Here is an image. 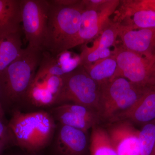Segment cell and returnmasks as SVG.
Listing matches in <instances>:
<instances>
[{"instance_id":"cell-22","label":"cell","mask_w":155,"mask_h":155,"mask_svg":"<svg viewBox=\"0 0 155 155\" xmlns=\"http://www.w3.org/2000/svg\"><path fill=\"white\" fill-rule=\"evenodd\" d=\"M64 72L58 65L55 56L43 51L42 58L33 82L43 84L45 79L50 75H63Z\"/></svg>"},{"instance_id":"cell-19","label":"cell","mask_w":155,"mask_h":155,"mask_svg":"<svg viewBox=\"0 0 155 155\" xmlns=\"http://www.w3.org/2000/svg\"><path fill=\"white\" fill-rule=\"evenodd\" d=\"M27 103L38 107L55 105L56 97L45 85L32 82L26 96Z\"/></svg>"},{"instance_id":"cell-5","label":"cell","mask_w":155,"mask_h":155,"mask_svg":"<svg viewBox=\"0 0 155 155\" xmlns=\"http://www.w3.org/2000/svg\"><path fill=\"white\" fill-rule=\"evenodd\" d=\"M99 111L101 119L110 122L117 114L133 106L145 92L123 77H116L100 85Z\"/></svg>"},{"instance_id":"cell-24","label":"cell","mask_w":155,"mask_h":155,"mask_svg":"<svg viewBox=\"0 0 155 155\" xmlns=\"http://www.w3.org/2000/svg\"><path fill=\"white\" fill-rule=\"evenodd\" d=\"M43 84L56 97V99L63 85L62 75H50L46 78Z\"/></svg>"},{"instance_id":"cell-23","label":"cell","mask_w":155,"mask_h":155,"mask_svg":"<svg viewBox=\"0 0 155 155\" xmlns=\"http://www.w3.org/2000/svg\"><path fill=\"white\" fill-rule=\"evenodd\" d=\"M139 140L140 155H152L155 146V121L143 126Z\"/></svg>"},{"instance_id":"cell-33","label":"cell","mask_w":155,"mask_h":155,"mask_svg":"<svg viewBox=\"0 0 155 155\" xmlns=\"http://www.w3.org/2000/svg\"><path fill=\"white\" fill-rule=\"evenodd\" d=\"M153 90L155 91V87H154L152 89Z\"/></svg>"},{"instance_id":"cell-4","label":"cell","mask_w":155,"mask_h":155,"mask_svg":"<svg viewBox=\"0 0 155 155\" xmlns=\"http://www.w3.org/2000/svg\"><path fill=\"white\" fill-rule=\"evenodd\" d=\"M62 77L63 85L55 105L72 103L90 108L99 114L101 86L89 75L83 66H79Z\"/></svg>"},{"instance_id":"cell-13","label":"cell","mask_w":155,"mask_h":155,"mask_svg":"<svg viewBox=\"0 0 155 155\" xmlns=\"http://www.w3.org/2000/svg\"><path fill=\"white\" fill-rule=\"evenodd\" d=\"M118 37L122 47L138 54H153L155 49V28L130 30L119 24Z\"/></svg>"},{"instance_id":"cell-11","label":"cell","mask_w":155,"mask_h":155,"mask_svg":"<svg viewBox=\"0 0 155 155\" xmlns=\"http://www.w3.org/2000/svg\"><path fill=\"white\" fill-rule=\"evenodd\" d=\"M114 123L107 130L117 155H140L139 130L127 121Z\"/></svg>"},{"instance_id":"cell-17","label":"cell","mask_w":155,"mask_h":155,"mask_svg":"<svg viewBox=\"0 0 155 155\" xmlns=\"http://www.w3.org/2000/svg\"><path fill=\"white\" fill-rule=\"evenodd\" d=\"M87 74L100 85L113 77L117 70V61L113 55L88 65L82 66Z\"/></svg>"},{"instance_id":"cell-26","label":"cell","mask_w":155,"mask_h":155,"mask_svg":"<svg viewBox=\"0 0 155 155\" xmlns=\"http://www.w3.org/2000/svg\"><path fill=\"white\" fill-rule=\"evenodd\" d=\"M0 119V139L11 137L8 125H6Z\"/></svg>"},{"instance_id":"cell-12","label":"cell","mask_w":155,"mask_h":155,"mask_svg":"<svg viewBox=\"0 0 155 155\" xmlns=\"http://www.w3.org/2000/svg\"><path fill=\"white\" fill-rule=\"evenodd\" d=\"M124 121L143 126L155 121V91H147L133 106L116 115L109 122Z\"/></svg>"},{"instance_id":"cell-16","label":"cell","mask_w":155,"mask_h":155,"mask_svg":"<svg viewBox=\"0 0 155 155\" xmlns=\"http://www.w3.org/2000/svg\"><path fill=\"white\" fill-rule=\"evenodd\" d=\"M22 31L0 37V75L21 54Z\"/></svg>"},{"instance_id":"cell-9","label":"cell","mask_w":155,"mask_h":155,"mask_svg":"<svg viewBox=\"0 0 155 155\" xmlns=\"http://www.w3.org/2000/svg\"><path fill=\"white\" fill-rule=\"evenodd\" d=\"M89 146L88 132L57 123L48 147L51 155H90Z\"/></svg>"},{"instance_id":"cell-27","label":"cell","mask_w":155,"mask_h":155,"mask_svg":"<svg viewBox=\"0 0 155 155\" xmlns=\"http://www.w3.org/2000/svg\"><path fill=\"white\" fill-rule=\"evenodd\" d=\"M11 142L13 143L11 137L0 139V155H2L4 151L8 147Z\"/></svg>"},{"instance_id":"cell-31","label":"cell","mask_w":155,"mask_h":155,"mask_svg":"<svg viewBox=\"0 0 155 155\" xmlns=\"http://www.w3.org/2000/svg\"><path fill=\"white\" fill-rule=\"evenodd\" d=\"M152 155H155V146L154 147V149L153 151V152L152 154Z\"/></svg>"},{"instance_id":"cell-15","label":"cell","mask_w":155,"mask_h":155,"mask_svg":"<svg viewBox=\"0 0 155 155\" xmlns=\"http://www.w3.org/2000/svg\"><path fill=\"white\" fill-rule=\"evenodd\" d=\"M21 0H0V37L22 31Z\"/></svg>"},{"instance_id":"cell-1","label":"cell","mask_w":155,"mask_h":155,"mask_svg":"<svg viewBox=\"0 0 155 155\" xmlns=\"http://www.w3.org/2000/svg\"><path fill=\"white\" fill-rule=\"evenodd\" d=\"M43 51L27 46L0 75V100L5 107L27 103V92L42 58Z\"/></svg>"},{"instance_id":"cell-10","label":"cell","mask_w":155,"mask_h":155,"mask_svg":"<svg viewBox=\"0 0 155 155\" xmlns=\"http://www.w3.org/2000/svg\"><path fill=\"white\" fill-rule=\"evenodd\" d=\"M48 112L56 123L85 132H88L98 125L101 119L97 111L72 103H64L53 106Z\"/></svg>"},{"instance_id":"cell-18","label":"cell","mask_w":155,"mask_h":155,"mask_svg":"<svg viewBox=\"0 0 155 155\" xmlns=\"http://www.w3.org/2000/svg\"><path fill=\"white\" fill-rule=\"evenodd\" d=\"M90 155H117L107 130L96 125L90 135Z\"/></svg>"},{"instance_id":"cell-25","label":"cell","mask_w":155,"mask_h":155,"mask_svg":"<svg viewBox=\"0 0 155 155\" xmlns=\"http://www.w3.org/2000/svg\"><path fill=\"white\" fill-rule=\"evenodd\" d=\"M108 0H81L84 8L90 10H99L107 2Z\"/></svg>"},{"instance_id":"cell-7","label":"cell","mask_w":155,"mask_h":155,"mask_svg":"<svg viewBox=\"0 0 155 155\" xmlns=\"http://www.w3.org/2000/svg\"><path fill=\"white\" fill-rule=\"evenodd\" d=\"M49 6V0L21 1L22 31L28 45L42 51Z\"/></svg>"},{"instance_id":"cell-20","label":"cell","mask_w":155,"mask_h":155,"mask_svg":"<svg viewBox=\"0 0 155 155\" xmlns=\"http://www.w3.org/2000/svg\"><path fill=\"white\" fill-rule=\"evenodd\" d=\"M130 30L155 28V11L140 10L125 17L119 23Z\"/></svg>"},{"instance_id":"cell-8","label":"cell","mask_w":155,"mask_h":155,"mask_svg":"<svg viewBox=\"0 0 155 155\" xmlns=\"http://www.w3.org/2000/svg\"><path fill=\"white\" fill-rule=\"evenodd\" d=\"M120 0H108L99 10L84 8L80 27L71 42L68 50L93 39L101 34L110 22L111 15L119 7Z\"/></svg>"},{"instance_id":"cell-28","label":"cell","mask_w":155,"mask_h":155,"mask_svg":"<svg viewBox=\"0 0 155 155\" xmlns=\"http://www.w3.org/2000/svg\"><path fill=\"white\" fill-rule=\"evenodd\" d=\"M52 2L59 5L68 6L77 4L79 0H51Z\"/></svg>"},{"instance_id":"cell-32","label":"cell","mask_w":155,"mask_h":155,"mask_svg":"<svg viewBox=\"0 0 155 155\" xmlns=\"http://www.w3.org/2000/svg\"><path fill=\"white\" fill-rule=\"evenodd\" d=\"M153 54L155 55V49L154 51L153 52Z\"/></svg>"},{"instance_id":"cell-2","label":"cell","mask_w":155,"mask_h":155,"mask_svg":"<svg viewBox=\"0 0 155 155\" xmlns=\"http://www.w3.org/2000/svg\"><path fill=\"white\" fill-rule=\"evenodd\" d=\"M13 144L23 150L41 152L49 146L57 123L48 112L15 110L8 125Z\"/></svg>"},{"instance_id":"cell-30","label":"cell","mask_w":155,"mask_h":155,"mask_svg":"<svg viewBox=\"0 0 155 155\" xmlns=\"http://www.w3.org/2000/svg\"><path fill=\"white\" fill-rule=\"evenodd\" d=\"M4 116H5V110L3 109L2 105L0 100V119L3 120Z\"/></svg>"},{"instance_id":"cell-21","label":"cell","mask_w":155,"mask_h":155,"mask_svg":"<svg viewBox=\"0 0 155 155\" xmlns=\"http://www.w3.org/2000/svg\"><path fill=\"white\" fill-rule=\"evenodd\" d=\"M140 10L155 11V0H121L114 21L119 23L125 17Z\"/></svg>"},{"instance_id":"cell-3","label":"cell","mask_w":155,"mask_h":155,"mask_svg":"<svg viewBox=\"0 0 155 155\" xmlns=\"http://www.w3.org/2000/svg\"><path fill=\"white\" fill-rule=\"evenodd\" d=\"M50 6L43 51L56 56L65 51L77 34L84 8L81 0L73 5Z\"/></svg>"},{"instance_id":"cell-29","label":"cell","mask_w":155,"mask_h":155,"mask_svg":"<svg viewBox=\"0 0 155 155\" xmlns=\"http://www.w3.org/2000/svg\"><path fill=\"white\" fill-rule=\"evenodd\" d=\"M14 155H44L41 152H29L27 151L24 150L23 152Z\"/></svg>"},{"instance_id":"cell-6","label":"cell","mask_w":155,"mask_h":155,"mask_svg":"<svg viewBox=\"0 0 155 155\" xmlns=\"http://www.w3.org/2000/svg\"><path fill=\"white\" fill-rule=\"evenodd\" d=\"M112 52L118 67L111 79L123 77L141 88L152 89L155 87V55L138 54L125 49L121 45L115 46Z\"/></svg>"},{"instance_id":"cell-14","label":"cell","mask_w":155,"mask_h":155,"mask_svg":"<svg viewBox=\"0 0 155 155\" xmlns=\"http://www.w3.org/2000/svg\"><path fill=\"white\" fill-rule=\"evenodd\" d=\"M119 25V23L111 21L104 29L92 46H86L84 48L82 51L88 63L91 64L113 55L112 51H110V48L115 46L116 38L118 37Z\"/></svg>"}]
</instances>
